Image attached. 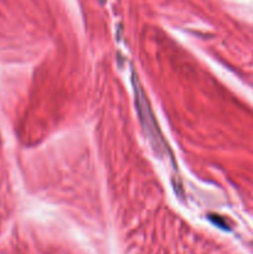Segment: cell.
I'll list each match as a JSON object with an SVG mask.
<instances>
[{"label":"cell","mask_w":253,"mask_h":254,"mask_svg":"<svg viewBox=\"0 0 253 254\" xmlns=\"http://www.w3.org/2000/svg\"><path fill=\"white\" fill-rule=\"evenodd\" d=\"M136 77L138 76L133 72V78L131 79H133L134 93H135V106L136 111H138L139 119H140V123L143 126L144 131H145L149 141L153 145L155 153H158L159 155H164L168 151V145L164 141L163 135H161L160 130L158 128V124L155 122V118H154L150 104H149L148 99H146L145 94H144L140 83H139Z\"/></svg>","instance_id":"obj_1"}]
</instances>
